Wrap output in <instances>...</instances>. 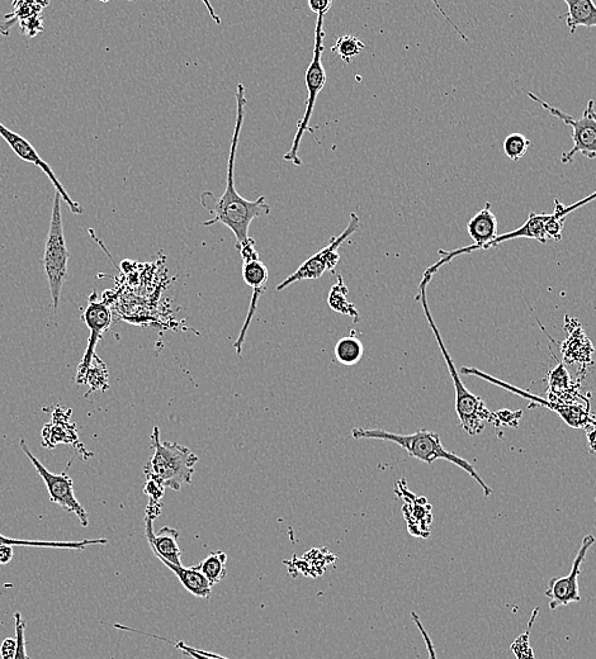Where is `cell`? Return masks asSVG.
Masks as SVG:
<instances>
[{
    "mask_svg": "<svg viewBox=\"0 0 596 659\" xmlns=\"http://www.w3.org/2000/svg\"><path fill=\"white\" fill-rule=\"evenodd\" d=\"M411 618H413L416 627H418L419 632L422 633L423 635L425 646H427L428 649V654H429L428 659H438L437 653H435L433 640L430 639L427 630H425L422 621H420L419 615L414 613L413 611V613H411Z\"/></svg>",
    "mask_w": 596,
    "mask_h": 659,
    "instance_id": "cell-29",
    "label": "cell"
},
{
    "mask_svg": "<svg viewBox=\"0 0 596 659\" xmlns=\"http://www.w3.org/2000/svg\"><path fill=\"white\" fill-rule=\"evenodd\" d=\"M236 106H238V112H236L234 135L233 140H231L225 192L221 197H215L212 192H205L201 196V203L214 216L212 220L203 222L202 225L222 224L229 227L235 235L236 249H238L239 246L247 243L250 239L249 229L252 222L259 217L268 216L271 213V206H269L267 198L264 196L255 199V201H248V199L241 197L235 189L236 150H238L241 127H243L245 118V106H247L245 87L241 83L238 85V92H236Z\"/></svg>",
    "mask_w": 596,
    "mask_h": 659,
    "instance_id": "cell-1",
    "label": "cell"
},
{
    "mask_svg": "<svg viewBox=\"0 0 596 659\" xmlns=\"http://www.w3.org/2000/svg\"><path fill=\"white\" fill-rule=\"evenodd\" d=\"M83 320L87 324L91 334H89L87 350H85L82 362L79 364L78 382L87 376L89 369L92 368L97 345L112 324L110 308L104 305L103 302L97 301L96 292L93 293V296L89 297L88 307L84 311Z\"/></svg>",
    "mask_w": 596,
    "mask_h": 659,
    "instance_id": "cell-12",
    "label": "cell"
},
{
    "mask_svg": "<svg viewBox=\"0 0 596 659\" xmlns=\"http://www.w3.org/2000/svg\"><path fill=\"white\" fill-rule=\"evenodd\" d=\"M433 277L423 276L422 282L419 286L418 300L422 302L425 317L429 322L430 329L433 330L435 339L438 341L439 349L446 360L449 373H451L454 390H456V411L458 419L461 421L462 428L467 431L471 436H476L482 433L487 423H493V412L487 409L484 400L480 397L473 395L467 390L465 384L461 382L460 373L457 372L456 365H454L451 355H449L446 345L439 333L437 325H435L432 312L427 300V287Z\"/></svg>",
    "mask_w": 596,
    "mask_h": 659,
    "instance_id": "cell-4",
    "label": "cell"
},
{
    "mask_svg": "<svg viewBox=\"0 0 596 659\" xmlns=\"http://www.w3.org/2000/svg\"><path fill=\"white\" fill-rule=\"evenodd\" d=\"M595 199L596 192L590 194L589 197L581 199V201L576 202L571 206H564L560 201H558V199H555V202H553L555 203V212L551 213L550 220L547 221L545 226L547 239L556 241V243L561 241L566 217L569 216L570 213L579 210V208L588 205V203L595 201Z\"/></svg>",
    "mask_w": 596,
    "mask_h": 659,
    "instance_id": "cell-20",
    "label": "cell"
},
{
    "mask_svg": "<svg viewBox=\"0 0 596 659\" xmlns=\"http://www.w3.org/2000/svg\"><path fill=\"white\" fill-rule=\"evenodd\" d=\"M520 417H522V411L503 410L493 414V423L496 425L517 426Z\"/></svg>",
    "mask_w": 596,
    "mask_h": 659,
    "instance_id": "cell-28",
    "label": "cell"
},
{
    "mask_svg": "<svg viewBox=\"0 0 596 659\" xmlns=\"http://www.w3.org/2000/svg\"><path fill=\"white\" fill-rule=\"evenodd\" d=\"M352 436L354 439L383 440V442L400 445V447L405 449L411 457L419 459V461L427 464H433L435 461H438V459H444V461L454 463L457 467H460L463 471L470 474L473 480L479 483L482 490H484L486 497L493 495V490H491V488L486 485L485 481L482 480L480 474L476 472L475 467H473L470 462H467L466 459L448 452V450L443 447L441 436L437 433H432V431L428 430H419L414 434L401 435L389 433V431L381 429L357 428L352 430Z\"/></svg>",
    "mask_w": 596,
    "mask_h": 659,
    "instance_id": "cell-2",
    "label": "cell"
},
{
    "mask_svg": "<svg viewBox=\"0 0 596 659\" xmlns=\"http://www.w3.org/2000/svg\"><path fill=\"white\" fill-rule=\"evenodd\" d=\"M462 373L476 374L477 377L486 379L487 382L498 384V386L505 388V390L517 393V395L528 398V400L533 402H537V404L543 405V407H547V409L556 411L567 424L572 426V428H583V425H586L589 421L588 401L584 402V404L575 406L553 405L551 402L543 401L542 398L529 395V393L520 391L518 388L510 386L508 383L499 381V379L491 378L490 376H487V374L477 371V369L462 368Z\"/></svg>",
    "mask_w": 596,
    "mask_h": 659,
    "instance_id": "cell-13",
    "label": "cell"
},
{
    "mask_svg": "<svg viewBox=\"0 0 596 659\" xmlns=\"http://www.w3.org/2000/svg\"><path fill=\"white\" fill-rule=\"evenodd\" d=\"M108 540L103 538L83 539L79 542H41V540H21L9 538L0 534V547H32V548H51V549H69V551H84L92 545H104Z\"/></svg>",
    "mask_w": 596,
    "mask_h": 659,
    "instance_id": "cell-17",
    "label": "cell"
},
{
    "mask_svg": "<svg viewBox=\"0 0 596 659\" xmlns=\"http://www.w3.org/2000/svg\"><path fill=\"white\" fill-rule=\"evenodd\" d=\"M61 196L55 193L52 206L49 234H47L44 251V268L51 293L52 308L55 314L59 310L61 292L68 279L70 253L66 246L63 213H61Z\"/></svg>",
    "mask_w": 596,
    "mask_h": 659,
    "instance_id": "cell-5",
    "label": "cell"
},
{
    "mask_svg": "<svg viewBox=\"0 0 596 659\" xmlns=\"http://www.w3.org/2000/svg\"><path fill=\"white\" fill-rule=\"evenodd\" d=\"M14 557L13 547H0V566H7Z\"/></svg>",
    "mask_w": 596,
    "mask_h": 659,
    "instance_id": "cell-32",
    "label": "cell"
},
{
    "mask_svg": "<svg viewBox=\"0 0 596 659\" xmlns=\"http://www.w3.org/2000/svg\"><path fill=\"white\" fill-rule=\"evenodd\" d=\"M324 18V14H319L318 21H316L314 56H312V61L306 71V88L307 96L309 97H307L306 101L305 115L298 122L295 139H293L290 151L285 155V160L291 161L296 167H301L302 165V160L298 156V150H300L302 137H304L307 128H309L316 99H318L319 93L326 84V71L323 65Z\"/></svg>",
    "mask_w": 596,
    "mask_h": 659,
    "instance_id": "cell-6",
    "label": "cell"
},
{
    "mask_svg": "<svg viewBox=\"0 0 596 659\" xmlns=\"http://www.w3.org/2000/svg\"><path fill=\"white\" fill-rule=\"evenodd\" d=\"M14 624H16L17 652L13 659H30L26 649V623L21 613L14 614Z\"/></svg>",
    "mask_w": 596,
    "mask_h": 659,
    "instance_id": "cell-26",
    "label": "cell"
},
{
    "mask_svg": "<svg viewBox=\"0 0 596 659\" xmlns=\"http://www.w3.org/2000/svg\"><path fill=\"white\" fill-rule=\"evenodd\" d=\"M550 217L551 215H547V213L532 212L523 226H520L517 230L499 235L493 243L485 246L484 250L495 249L498 248L499 245L506 243V241L517 239H532L538 241L539 244H547L548 239L545 226L547 221L550 220Z\"/></svg>",
    "mask_w": 596,
    "mask_h": 659,
    "instance_id": "cell-16",
    "label": "cell"
},
{
    "mask_svg": "<svg viewBox=\"0 0 596 659\" xmlns=\"http://www.w3.org/2000/svg\"><path fill=\"white\" fill-rule=\"evenodd\" d=\"M528 97L543 109H546L550 115L572 128L574 148L562 154L561 163H571L576 154L584 155L589 159L596 158V112L594 101H589L588 106L584 109L583 116L575 118L567 115L566 112H562L561 109L551 106L550 103L543 101L536 94L529 92Z\"/></svg>",
    "mask_w": 596,
    "mask_h": 659,
    "instance_id": "cell-7",
    "label": "cell"
},
{
    "mask_svg": "<svg viewBox=\"0 0 596 659\" xmlns=\"http://www.w3.org/2000/svg\"><path fill=\"white\" fill-rule=\"evenodd\" d=\"M20 445L23 453L27 455V458L30 459L42 481L45 482L50 501L59 505L61 509L72 512V514L77 516L83 528H88V512L85 511L83 505L80 504L77 496H75L74 482L68 474V469L64 473H52L33 455L30 448H28L26 440L21 439Z\"/></svg>",
    "mask_w": 596,
    "mask_h": 659,
    "instance_id": "cell-9",
    "label": "cell"
},
{
    "mask_svg": "<svg viewBox=\"0 0 596 659\" xmlns=\"http://www.w3.org/2000/svg\"><path fill=\"white\" fill-rule=\"evenodd\" d=\"M333 2L331 0H309V7L312 12L318 14H325L330 11Z\"/></svg>",
    "mask_w": 596,
    "mask_h": 659,
    "instance_id": "cell-31",
    "label": "cell"
},
{
    "mask_svg": "<svg viewBox=\"0 0 596 659\" xmlns=\"http://www.w3.org/2000/svg\"><path fill=\"white\" fill-rule=\"evenodd\" d=\"M539 614V608L533 611L532 618L529 620L528 630L525 634L520 635V637L515 640L512 644V652L515 654L517 659H534L533 649L531 644H529V633L533 627L534 621H536Z\"/></svg>",
    "mask_w": 596,
    "mask_h": 659,
    "instance_id": "cell-25",
    "label": "cell"
},
{
    "mask_svg": "<svg viewBox=\"0 0 596 659\" xmlns=\"http://www.w3.org/2000/svg\"><path fill=\"white\" fill-rule=\"evenodd\" d=\"M596 539L594 535H586L581 543L579 551L576 553L574 562H572V567L569 575L564 577H553L550 582H548V589L545 592V595L550 599V610L555 611L561 606H569L570 604H576V602L581 601L580 596V587H579V577L581 576V566L585 562L586 556H588L589 549L593 547Z\"/></svg>",
    "mask_w": 596,
    "mask_h": 659,
    "instance_id": "cell-10",
    "label": "cell"
},
{
    "mask_svg": "<svg viewBox=\"0 0 596 659\" xmlns=\"http://www.w3.org/2000/svg\"><path fill=\"white\" fill-rule=\"evenodd\" d=\"M366 49L363 42L357 37L345 35L339 37L337 44L334 45L331 51L339 55V58L345 61V63H350L356 56L361 54V52Z\"/></svg>",
    "mask_w": 596,
    "mask_h": 659,
    "instance_id": "cell-23",
    "label": "cell"
},
{
    "mask_svg": "<svg viewBox=\"0 0 596 659\" xmlns=\"http://www.w3.org/2000/svg\"><path fill=\"white\" fill-rule=\"evenodd\" d=\"M174 646L177 647L179 651L183 652L184 654H187V656L195 659H229V658L221 657L219 656V654L216 653L205 652V651H201V649L189 647L184 642L174 643Z\"/></svg>",
    "mask_w": 596,
    "mask_h": 659,
    "instance_id": "cell-27",
    "label": "cell"
},
{
    "mask_svg": "<svg viewBox=\"0 0 596 659\" xmlns=\"http://www.w3.org/2000/svg\"><path fill=\"white\" fill-rule=\"evenodd\" d=\"M243 278L244 282L253 289V297L252 302H250L247 320H245L239 339L235 343L236 353L239 355L241 354V349H243L244 341L247 338L249 326L252 324L255 311H257L259 298L266 291V283L268 281L267 265L260 259L245 260L243 262Z\"/></svg>",
    "mask_w": 596,
    "mask_h": 659,
    "instance_id": "cell-15",
    "label": "cell"
},
{
    "mask_svg": "<svg viewBox=\"0 0 596 659\" xmlns=\"http://www.w3.org/2000/svg\"><path fill=\"white\" fill-rule=\"evenodd\" d=\"M531 145V140L519 132H514L504 140V153L510 160L519 161L528 153Z\"/></svg>",
    "mask_w": 596,
    "mask_h": 659,
    "instance_id": "cell-24",
    "label": "cell"
},
{
    "mask_svg": "<svg viewBox=\"0 0 596 659\" xmlns=\"http://www.w3.org/2000/svg\"><path fill=\"white\" fill-rule=\"evenodd\" d=\"M17 652V639L7 638L3 640L0 646V656L2 659H13Z\"/></svg>",
    "mask_w": 596,
    "mask_h": 659,
    "instance_id": "cell-30",
    "label": "cell"
},
{
    "mask_svg": "<svg viewBox=\"0 0 596 659\" xmlns=\"http://www.w3.org/2000/svg\"><path fill=\"white\" fill-rule=\"evenodd\" d=\"M150 439L154 454L144 471L148 481L156 483L163 490L172 488L181 491L184 485H191L198 462L197 455L184 445L162 442L158 426H155Z\"/></svg>",
    "mask_w": 596,
    "mask_h": 659,
    "instance_id": "cell-3",
    "label": "cell"
},
{
    "mask_svg": "<svg viewBox=\"0 0 596 659\" xmlns=\"http://www.w3.org/2000/svg\"><path fill=\"white\" fill-rule=\"evenodd\" d=\"M154 519V512L151 514V511L148 509L145 518V535L156 558L162 563L168 562L175 564V566H182V551L178 544V530L164 526L160 532L155 533Z\"/></svg>",
    "mask_w": 596,
    "mask_h": 659,
    "instance_id": "cell-14",
    "label": "cell"
},
{
    "mask_svg": "<svg viewBox=\"0 0 596 659\" xmlns=\"http://www.w3.org/2000/svg\"><path fill=\"white\" fill-rule=\"evenodd\" d=\"M359 217L356 213H350V221L342 234L337 237H331L330 243L326 248L321 249L319 253H316L311 258L307 259L300 268L296 270L295 273L291 274L290 277H287L285 281L281 284H278L277 291L281 292L283 289L292 286L297 282L301 281H311V279H319L324 276L326 270L334 273L335 267H337L340 255L338 250L340 245L348 239L349 236H352L354 232L359 230Z\"/></svg>",
    "mask_w": 596,
    "mask_h": 659,
    "instance_id": "cell-8",
    "label": "cell"
},
{
    "mask_svg": "<svg viewBox=\"0 0 596 659\" xmlns=\"http://www.w3.org/2000/svg\"><path fill=\"white\" fill-rule=\"evenodd\" d=\"M0 137L7 142L9 148L14 151V154H16L18 158L26 161V163L36 165L37 168H40L42 172L47 175L52 186L55 187L56 192L60 194L61 199H63L66 205H68L70 211H72L74 215H82L84 211L83 207L70 198L63 184H61L58 177H56L54 170L51 169L50 165L47 164L45 160L41 159V156L37 153V150L33 148L30 141L26 140L25 137L16 134V132L9 130V128L4 126L2 122H0Z\"/></svg>",
    "mask_w": 596,
    "mask_h": 659,
    "instance_id": "cell-11",
    "label": "cell"
},
{
    "mask_svg": "<svg viewBox=\"0 0 596 659\" xmlns=\"http://www.w3.org/2000/svg\"><path fill=\"white\" fill-rule=\"evenodd\" d=\"M364 348L362 341L356 336H345L335 345V357L343 365H356L363 358Z\"/></svg>",
    "mask_w": 596,
    "mask_h": 659,
    "instance_id": "cell-21",
    "label": "cell"
},
{
    "mask_svg": "<svg viewBox=\"0 0 596 659\" xmlns=\"http://www.w3.org/2000/svg\"><path fill=\"white\" fill-rule=\"evenodd\" d=\"M163 563L178 577L184 589L191 592L193 596L200 597V599H208L210 597L212 591L211 583L198 571L197 567L186 568L175 566V564L168 562Z\"/></svg>",
    "mask_w": 596,
    "mask_h": 659,
    "instance_id": "cell-18",
    "label": "cell"
},
{
    "mask_svg": "<svg viewBox=\"0 0 596 659\" xmlns=\"http://www.w3.org/2000/svg\"><path fill=\"white\" fill-rule=\"evenodd\" d=\"M226 563V554L224 552H215L203 559V561L196 567L198 568V571L207 578L208 582L211 583V586L214 587L225 577Z\"/></svg>",
    "mask_w": 596,
    "mask_h": 659,
    "instance_id": "cell-22",
    "label": "cell"
},
{
    "mask_svg": "<svg viewBox=\"0 0 596 659\" xmlns=\"http://www.w3.org/2000/svg\"><path fill=\"white\" fill-rule=\"evenodd\" d=\"M569 11L566 14L567 27L571 33L577 28L596 27V4L591 0H565Z\"/></svg>",
    "mask_w": 596,
    "mask_h": 659,
    "instance_id": "cell-19",
    "label": "cell"
}]
</instances>
